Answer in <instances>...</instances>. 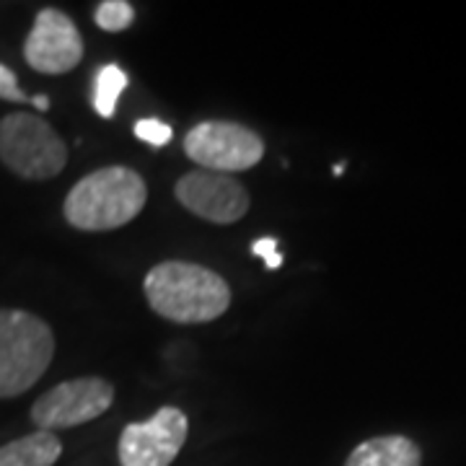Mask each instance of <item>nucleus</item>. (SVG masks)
Segmentation results:
<instances>
[{
    "mask_svg": "<svg viewBox=\"0 0 466 466\" xmlns=\"http://www.w3.org/2000/svg\"><path fill=\"white\" fill-rule=\"evenodd\" d=\"M189 422L177 407H161L146 422H130L119 438L122 466H168L182 451Z\"/></svg>",
    "mask_w": 466,
    "mask_h": 466,
    "instance_id": "0eeeda50",
    "label": "nucleus"
},
{
    "mask_svg": "<svg viewBox=\"0 0 466 466\" xmlns=\"http://www.w3.org/2000/svg\"><path fill=\"white\" fill-rule=\"evenodd\" d=\"M184 150L205 171L236 174V171L257 167L262 161L265 143L254 130L238 122L208 119L187 133Z\"/></svg>",
    "mask_w": 466,
    "mask_h": 466,
    "instance_id": "39448f33",
    "label": "nucleus"
},
{
    "mask_svg": "<svg viewBox=\"0 0 466 466\" xmlns=\"http://www.w3.org/2000/svg\"><path fill=\"white\" fill-rule=\"evenodd\" d=\"M143 177L127 167H106L84 177L66 198L67 223L81 231H115L146 208Z\"/></svg>",
    "mask_w": 466,
    "mask_h": 466,
    "instance_id": "f03ea898",
    "label": "nucleus"
},
{
    "mask_svg": "<svg viewBox=\"0 0 466 466\" xmlns=\"http://www.w3.org/2000/svg\"><path fill=\"white\" fill-rule=\"evenodd\" d=\"M0 99L5 101H32V96H26L16 84L14 70L5 66H0Z\"/></svg>",
    "mask_w": 466,
    "mask_h": 466,
    "instance_id": "2eb2a0df",
    "label": "nucleus"
},
{
    "mask_svg": "<svg viewBox=\"0 0 466 466\" xmlns=\"http://www.w3.org/2000/svg\"><path fill=\"white\" fill-rule=\"evenodd\" d=\"M146 299L158 317L177 324H205L231 306L228 283L208 267L161 262L146 275Z\"/></svg>",
    "mask_w": 466,
    "mask_h": 466,
    "instance_id": "f257e3e1",
    "label": "nucleus"
},
{
    "mask_svg": "<svg viewBox=\"0 0 466 466\" xmlns=\"http://www.w3.org/2000/svg\"><path fill=\"white\" fill-rule=\"evenodd\" d=\"M422 453L404 435H381L360 443L345 466H420Z\"/></svg>",
    "mask_w": 466,
    "mask_h": 466,
    "instance_id": "9d476101",
    "label": "nucleus"
},
{
    "mask_svg": "<svg viewBox=\"0 0 466 466\" xmlns=\"http://www.w3.org/2000/svg\"><path fill=\"white\" fill-rule=\"evenodd\" d=\"M0 161L21 179H52L67 164V148L50 122L36 115L0 119Z\"/></svg>",
    "mask_w": 466,
    "mask_h": 466,
    "instance_id": "20e7f679",
    "label": "nucleus"
},
{
    "mask_svg": "<svg viewBox=\"0 0 466 466\" xmlns=\"http://www.w3.org/2000/svg\"><path fill=\"white\" fill-rule=\"evenodd\" d=\"M127 88V76L125 70L116 66H104L96 76V84H94V106L104 119L115 116L116 101L122 96V91Z\"/></svg>",
    "mask_w": 466,
    "mask_h": 466,
    "instance_id": "f8f14e48",
    "label": "nucleus"
},
{
    "mask_svg": "<svg viewBox=\"0 0 466 466\" xmlns=\"http://www.w3.org/2000/svg\"><path fill=\"white\" fill-rule=\"evenodd\" d=\"M96 26L104 32H125L135 21V8L125 0H106L96 8Z\"/></svg>",
    "mask_w": 466,
    "mask_h": 466,
    "instance_id": "ddd939ff",
    "label": "nucleus"
},
{
    "mask_svg": "<svg viewBox=\"0 0 466 466\" xmlns=\"http://www.w3.org/2000/svg\"><path fill=\"white\" fill-rule=\"evenodd\" d=\"M177 200L189 213L220 226L241 220L249 210V192L244 189V184L228 174L205 168L189 171L177 182Z\"/></svg>",
    "mask_w": 466,
    "mask_h": 466,
    "instance_id": "1a4fd4ad",
    "label": "nucleus"
},
{
    "mask_svg": "<svg viewBox=\"0 0 466 466\" xmlns=\"http://www.w3.org/2000/svg\"><path fill=\"white\" fill-rule=\"evenodd\" d=\"M55 355L47 321L18 309H0V400L29 391Z\"/></svg>",
    "mask_w": 466,
    "mask_h": 466,
    "instance_id": "7ed1b4c3",
    "label": "nucleus"
},
{
    "mask_svg": "<svg viewBox=\"0 0 466 466\" xmlns=\"http://www.w3.org/2000/svg\"><path fill=\"white\" fill-rule=\"evenodd\" d=\"M251 251L259 254L269 269H278V267L283 265V257L278 254V238H269V236H267V238H259L257 244H251Z\"/></svg>",
    "mask_w": 466,
    "mask_h": 466,
    "instance_id": "dca6fc26",
    "label": "nucleus"
},
{
    "mask_svg": "<svg viewBox=\"0 0 466 466\" xmlns=\"http://www.w3.org/2000/svg\"><path fill=\"white\" fill-rule=\"evenodd\" d=\"M115 401L112 383L86 376L73 381L57 383L45 397L34 401L32 420L39 431H60V428H78L101 417Z\"/></svg>",
    "mask_w": 466,
    "mask_h": 466,
    "instance_id": "423d86ee",
    "label": "nucleus"
},
{
    "mask_svg": "<svg viewBox=\"0 0 466 466\" xmlns=\"http://www.w3.org/2000/svg\"><path fill=\"white\" fill-rule=\"evenodd\" d=\"M24 57L36 73L60 76L73 70L84 57V39L73 18H67L57 8L39 11L24 42Z\"/></svg>",
    "mask_w": 466,
    "mask_h": 466,
    "instance_id": "6e6552de",
    "label": "nucleus"
},
{
    "mask_svg": "<svg viewBox=\"0 0 466 466\" xmlns=\"http://www.w3.org/2000/svg\"><path fill=\"white\" fill-rule=\"evenodd\" d=\"M32 104L36 109H42V112H47L50 109V99L47 96H32Z\"/></svg>",
    "mask_w": 466,
    "mask_h": 466,
    "instance_id": "f3484780",
    "label": "nucleus"
},
{
    "mask_svg": "<svg viewBox=\"0 0 466 466\" xmlns=\"http://www.w3.org/2000/svg\"><path fill=\"white\" fill-rule=\"evenodd\" d=\"M63 453L60 438L50 431H36L11 441L0 449V466H55Z\"/></svg>",
    "mask_w": 466,
    "mask_h": 466,
    "instance_id": "9b49d317",
    "label": "nucleus"
},
{
    "mask_svg": "<svg viewBox=\"0 0 466 466\" xmlns=\"http://www.w3.org/2000/svg\"><path fill=\"white\" fill-rule=\"evenodd\" d=\"M135 135L143 140V143H148V146H156V148H164L168 140L174 137V130H171V125L167 122H161V119H140V122H135Z\"/></svg>",
    "mask_w": 466,
    "mask_h": 466,
    "instance_id": "4468645a",
    "label": "nucleus"
}]
</instances>
